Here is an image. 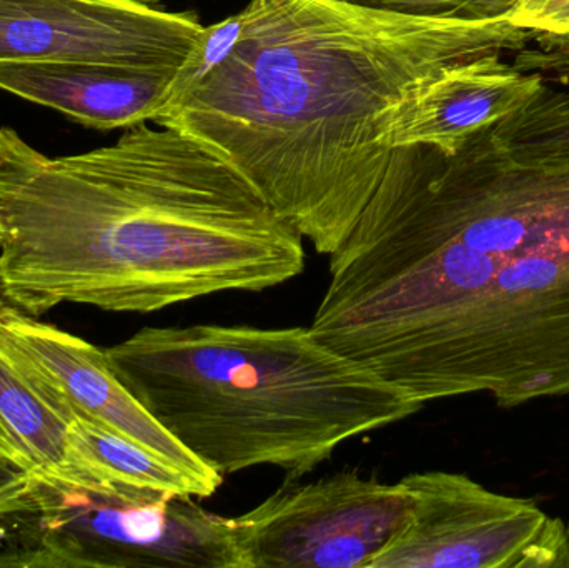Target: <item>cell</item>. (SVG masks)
<instances>
[{"label": "cell", "instance_id": "obj_1", "mask_svg": "<svg viewBox=\"0 0 569 568\" xmlns=\"http://www.w3.org/2000/svg\"><path fill=\"white\" fill-rule=\"evenodd\" d=\"M310 332L425 407L569 396V162L395 147Z\"/></svg>", "mask_w": 569, "mask_h": 568}, {"label": "cell", "instance_id": "obj_2", "mask_svg": "<svg viewBox=\"0 0 569 568\" xmlns=\"http://www.w3.org/2000/svg\"><path fill=\"white\" fill-rule=\"evenodd\" d=\"M303 269V237L196 137L139 123L50 159L0 127V299L20 312L152 313Z\"/></svg>", "mask_w": 569, "mask_h": 568}, {"label": "cell", "instance_id": "obj_3", "mask_svg": "<svg viewBox=\"0 0 569 568\" xmlns=\"http://www.w3.org/2000/svg\"><path fill=\"white\" fill-rule=\"evenodd\" d=\"M226 60L157 126L236 167L321 256L350 236L390 162L398 107L435 76L525 49L508 19L413 17L353 0H252Z\"/></svg>", "mask_w": 569, "mask_h": 568}, {"label": "cell", "instance_id": "obj_4", "mask_svg": "<svg viewBox=\"0 0 569 568\" xmlns=\"http://www.w3.org/2000/svg\"><path fill=\"white\" fill-rule=\"evenodd\" d=\"M106 356L153 419L222 477L277 467L300 480L348 440L423 409L303 327H146Z\"/></svg>", "mask_w": 569, "mask_h": 568}, {"label": "cell", "instance_id": "obj_5", "mask_svg": "<svg viewBox=\"0 0 569 568\" xmlns=\"http://www.w3.org/2000/svg\"><path fill=\"white\" fill-rule=\"evenodd\" d=\"M400 482L410 519L370 568H569L568 527L533 500L463 474H411Z\"/></svg>", "mask_w": 569, "mask_h": 568}, {"label": "cell", "instance_id": "obj_6", "mask_svg": "<svg viewBox=\"0 0 569 568\" xmlns=\"http://www.w3.org/2000/svg\"><path fill=\"white\" fill-rule=\"evenodd\" d=\"M410 516L401 482L347 470L317 482L287 480L233 527L246 568H370Z\"/></svg>", "mask_w": 569, "mask_h": 568}, {"label": "cell", "instance_id": "obj_7", "mask_svg": "<svg viewBox=\"0 0 569 568\" xmlns=\"http://www.w3.org/2000/svg\"><path fill=\"white\" fill-rule=\"evenodd\" d=\"M26 566L246 568L230 517L192 497L107 502L63 496Z\"/></svg>", "mask_w": 569, "mask_h": 568}, {"label": "cell", "instance_id": "obj_8", "mask_svg": "<svg viewBox=\"0 0 569 568\" xmlns=\"http://www.w3.org/2000/svg\"><path fill=\"white\" fill-rule=\"evenodd\" d=\"M203 29L143 0H0V62L177 70Z\"/></svg>", "mask_w": 569, "mask_h": 568}, {"label": "cell", "instance_id": "obj_9", "mask_svg": "<svg viewBox=\"0 0 569 568\" xmlns=\"http://www.w3.org/2000/svg\"><path fill=\"white\" fill-rule=\"evenodd\" d=\"M0 343L57 412L107 427L199 476H220L177 442L113 373L106 350L0 299Z\"/></svg>", "mask_w": 569, "mask_h": 568}, {"label": "cell", "instance_id": "obj_10", "mask_svg": "<svg viewBox=\"0 0 569 568\" xmlns=\"http://www.w3.org/2000/svg\"><path fill=\"white\" fill-rule=\"evenodd\" d=\"M547 86L537 72L505 62L500 53L441 70L391 117L385 143L435 147L457 153L471 137L530 102Z\"/></svg>", "mask_w": 569, "mask_h": 568}, {"label": "cell", "instance_id": "obj_11", "mask_svg": "<svg viewBox=\"0 0 569 568\" xmlns=\"http://www.w3.org/2000/svg\"><path fill=\"white\" fill-rule=\"evenodd\" d=\"M177 70L93 62H0V89L66 113L92 129L156 122Z\"/></svg>", "mask_w": 569, "mask_h": 568}, {"label": "cell", "instance_id": "obj_12", "mask_svg": "<svg viewBox=\"0 0 569 568\" xmlns=\"http://www.w3.org/2000/svg\"><path fill=\"white\" fill-rule=\"evenodd\" d=\"M0 420L36 472L63 496L123 502L107 486L69 436L70 423L0 343Z\"/></svg>", "mask_w": 569, "mask_h": 568}, {"label": "cell", "instance_id": "obj_13", "mask_svg": "<svg viewBox=\"0 0 569 568\" xmlns=\"http://www.w3.org/2000/svg\"><path fill=\"white\" fill-rule=\"evenodd\" d=\"M70 440L97 476L112 487L123 502H146L162 497L207 499L222 486V476H199L150 452L133 440L77 417Z\"/></svg>", "mask_w": 569, "mask_h": 568}, {"label": "cell", "instance_id": "obj_14", "mask_svg": "<svg viewBox=\"0 0 569 568\" xmlns=\"http://www.w3.org/2000/svg\"><path fill=\"white\" fill-rule=\"evenodd\" d=\"M501 150L521 162H569V90L545 86L517 112L488 129Z\"/></svg>", "mask_w": 569, "mask_h": 568}, {"label": "cell", "instance_id": "obj_15", "mask_svg": "<svg viewBox=\"0 0 569 568\" xmlns=\"http://www.w3.org/2000/svg\"><path fill=\"white\" fill-rule=\"evenodd\" d=\"M60 492L37 474L0 460V559L12 536L26 539L59 506Z\"/></svg>", "mask_w": 569, "mask_h": 568}, {"label": "cell", "instance_id": "obj_16", "mask_svg": "<svg viewBox=\"0 0 569 568\" xmlns=\"http://www.w3.org/2000/svg\"><path fill=\"white\" fill-rule=\"evenodd\" d=\"M242 22V12H239L203 29L202 36L177 69L169 103L159 117L180 106L229 57L239 42Z\"/></svg>", "mask_w": 569, "mask_h": 568}, {"label": "cell", "instance_id": "obj_17", "mask_svg": "<svg viewBox=\"0 0 569 568\" xmlns=\"http://www.w3.org/2000/svg\"><path fill=\"white\" fill-rule=\"evenodd\" d=\"M361 6L413 17L445 19H508L517 0H353Z\"/></svg>", "mask_w": 569, "mask_h": 568}, {"label": "cell", "instance_id": "obj_18", "mask_svg": "<svg viewBox=\"0 0 569 568\" xmlns=\"http://www.w3.org/2000/svg\"><path fill=\"white\" fill-rule=\"evenodd\" d=\"M533 47L518 50L515 66L525 72H537L545 82L555 80L569 90V33H538L531 37Z\"/></svg>", "mask_w": 569, "mask_h": 568}, {"label": "cell", "instance_id": "obj_19", "mask_svg": "<svg viewBox=\"0 0 569 568\" xmlns=\"http://www.w3.org/2000/svg\"><path fill=\"white\" fill-rule=\"evenodd\" d=\"M508 22L531 36L569 33V0H517Z\"/></svg>", "mask_w": 569, "mask_h": 568}, {"label": "cell", "instance_id": "obj_20", "mask_svg": "<svg viewBox=\"0 0 569 568\" xmlns=\"http://www.w3.org/2000/svg\"><path fill=\"white\" fill-rule=\"evenodd\" d=\"M0 460L3 462L12 464V466L22 467V469L30 470V472L37 474L36 469H33L30 460L27 459L23 450L20 449L19 444L16 442L12 436H10L9 430L3 426L2 420H0ZM39 476V474H37Z\"/></svg>", "mask_w": 569, "mask_h": 568}, {"label": "cell", "instance_id": "obj_21", "mask_svg": "<svg viewBox=\"0 0 569 568\" xmlns=\"http://www.w3.org/2000/svg\"><path fill=\"white\" fill-rule=\"evenodd\" d=\"M568 536H569V526H568Z\"/></svg>", "mask_w": 569, "mask_h": 568}]
</instances>
